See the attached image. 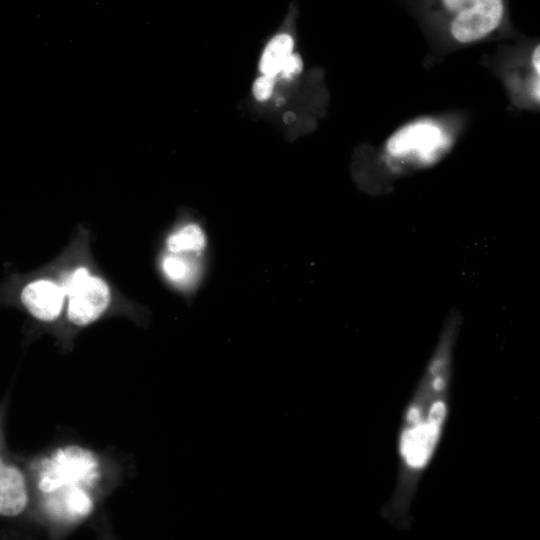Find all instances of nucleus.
Instances as JSON below:
<instances>
[{
  "label": "nucleus",
  "mask_w": 540,
  "mask_h": 540,
  "mask_svg": "<svg viewBox=\"0 0 540 540\" xmlns=\"http://www.w3.org/2000/svg\"><path fill=\"white\" fill-rule=\"evenodd\" d=\"M462 324L461 310L452 307L402 417L397 483L381 511L382 516L400 530L411 526L410 507L418 483L433 459L448 419L454 350Z\"/></svg>",
  "instance_id": "nucleus-1"
},
{
  "label": "nucleus",
  "mask_w": 540,
  "mask_h": 540,
  "mask_svg": "<svg viewBox=\"0 0 540 540\" xmlns=\"http://www.w3.org/2000/svg\"><path fill=\"white\" fill-rule=\"evenodd\" d=\"M449 147L450 139L439 125L421 121L395 132L385 144V153L391 163L425 168L439 161Z\"/></svg>",
  "instance_id": "nucleus-2"
},
{
  "label": "nucleus",
  "mask_w": 540,
  "mask_h": 540,
  "mask_svg": "<svg viewBox=\"0 0 540 540\" xmlns=\"http://www.w3.org/2000/svg\"><path fill=\"white\" fill-rule=\"evenodd\" d=\"M99 476V464L94 454L71 445L57 449L51 457L43 460L38 488L44 494L65 487L88 489Z\"/></svg>",
  "instance_id": "nucleus-3"
},
{
  "label": "nucleus",
  "mask_w": 540,
  "mask_h": 540,
  "mask_svg": "<svg viewBox=\"0 0 540 540\" xmlns=\"http://www.w3.org/2000/svg\"><path fill=\"white\" fill-rule=\"evenodd\" d=\"M68 298L67 317L77 326L97 320L110 303V289L100 277L90 275L85 267L75 269L63 282Z\"/></svg>",
  "instance_id": "nucleus-4"
},
{
  "label": "nucleus",
  "mask_w": 540,
  "mask_h": 540,
  "mask_svg": "<svg viewBox=\"0 0 540 540\" xmlns=\"http://www.w3.org/2000/svg\"><path fill=\"white\" fill-rule=\"evenodd\" d=\"M505 0H485L475 8L459 14L448 21L451 36L460 43L480 40L503 23Z\"/></svg>",
  "instance_id": "nucleus-5"
},
{
  "label": "nucleus",
  "mask_w": 540,
  "mask_h": 540,
  "mask_svg": "<svg viewBox=\"0 0 540 540\" xmlns=\"http://www.w3.org/2000/svg\"><path fill=\"white\" fill-rule=\"evenodd\" d=\"M65 296L61 285L50 279H38L25 285L21 301L33 317L50 322L61 314Z\"/></svg>",
  "instance_id": "nucleus-6"
},
{
  "label": "nucleus",
  "mask_w": 540,
  "mask_h": 540,
  "mask_svg": "<svg viewBox=\"0 0 540 540\" xmlns=\"http://www.w3.org/2000/svg\"><path fill=\"white\" fill-rule=\"evenodd\" d=\"M44 508L56 520L74 522L91 513L93 501L86 489L65 487L46 494Z\"/></svg>",
  "instance_id": "nucleus-7"
},
{
  "label": "nucleus",
  "mask_w": 540,
  "mask_h": 540,
  "mask_svg": "<svg viewBox=\"0 0 540 540\" xmlns=\"http://www.w3.org/2000/svg\"><path fill=\"white\" fill-rule=\"evenodd\" d=\"M28 493L23 473L0 456V516L15 517L27 506Z\"/></svg>",
  "instance_id": "nucleus-8"
},
{
  "label": "nucleus",
  "mask_w": 540,
  "mask_h": 540,
  "mask_svg": "<svg viewBox=\"0 0 540 540\" xmlns=\"http://www.w3.org/2000/svg\"><path fill=\"white\" fill-rule=\"evenodd\" d=\"M293 46L294 41L289 33L280 32L273 36L260 59L259 68L263 75L277 76L292 53Z\"/></svg>",
  "instance_id": "nucleus-9"
},
{
  "label": "nucleus",
  "mask_w": 540,
  "mask_h": 540,
  "mask_svg": "<svg viewBox=\"0 0 540 540\" xmlns=\"http://www.w3.org/2000/svg\"><path fill=\"white\" fill-rule=\"evenodd\" d=\"M205 245V234L200 226L195 223L184 225L172 233L166 241L168 251L173 254L199 252Z\"/></svg>",
  "instance_id": "nucleus-10"
},
{
  "label": "nucleus",
  "mask_w": 540,
  "mask_h": 540,
  "mask_svg": "<svg viewBox=\"0 0 540 540\" xmlns=\"http://www.w3.org/2000/svg\"><path fill=\"white\" fill-rule=\"evenodd\" d=\"M162 269L165 276L175 283L188 282L195 273L194 266L188 260L173 253L163 259Z\"/></svg>",
  "instance_id": "nucleus-11"
},
{
  "label": "nucleus",
  "mask_w": 540,
  "mask_h": 540,
  "mask_svg": "<svg viewBox=\"0 0 540 540\" xmlns=\"http://www.w3.org/2000/svg\"><path fill=\"white\" fill-rule=\"evenodd\" d=\"M275 85V77L263 75L258 77L252 86L254 97L258 101H265L272 95Z\"/></svg>",
  "instance_id": "nucleus-12"
},
{
  "label": "nucleus",
  "mask_w": 540,
  "mask_h": 540,
  "mask_svg": "<svg viewBox=\"0 0 540 540\" xmlns=\"http://www.w3.org/2000/svg\"><path fill=\"white\" fill-rule=\"evenodd\" d=\"M303 62L299 54L291 53L286 59L281 71V77L284 79H292L294 76L301 73Z\"/></svg>",
  "instance_id": "nucleus-13"
},
{
  "label": "nucleus",
  "mask_w": 540,
  "mask_h": 540,
  "mask_svg": "<svg viewBox=\"0 0 540 540\" xmlns=\"http://www.w3.org/2000/svg\"><path fill=\"white\" fill-rule=\"evenodd\" d=\"M539 46L536 47V49L534 50V53H533V56H532V64H533V68L535 70V72L537 73V75H539L540 73V65H539Z\"/></svg>",
  "instance_id": "nucleus-14"
},
{
  "label": "nucleus",
  "mask_w": 540,
  "mask_h": 540,
  "mask_svg": "<svg viewBox=\"0 0 540 540\" xmlns=\"http://www.w3.org/2000/svg\"><path fill=\"white\" fill-rule=\"evenodd\" d=\"M533 94H534L535 98H537V100H538L539 99V81H538V79H537V82L534 83Z\"/></svg>",
  "instance_id": "nucleus-15"
}]
</instances>
